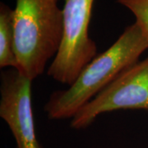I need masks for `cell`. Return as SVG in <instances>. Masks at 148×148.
<instances>
[{
	"instance_id": "6da1fadb",
	"label": "cell",
	"mask_w": 148,
	"mask_h": 148,
	"mask_svg": "<svg viewBox=\"0 0 148 148\" xmlns=\"http://www.w3.org/2000/svg\"><path fill=\"white\" fill-rule=\"evenodd\" d=\"M148 49V40L134 22L111 46L82 70L68 89L57 90L44 107L51 120L73 119L78 111L127 68L138 63Z\"/></svg>"
},
{
	"instance_id": "3957f363",
	"label": "cell",
	"mask_w": 148,
	"mask_h": 148,
	"mask_svg": "<svg viewBox=\"0 0 148 148\" xmlns=\"http://www.w3.org/2000/svg\"><path fill=\"white\" fill-rule=\"evenodd\" d=\"M95 0H64V36L58 53L48 69V76L71 85L97 55L96 43L89 36Z\"/></svg>"
},
{
	"instance_id": "7a4b0ae2",
	"label": "cell",
	"mask_w": 148,
	"mask_h": 148,
	"mask_svg": "<svg viewBox=\"0 0 148 148\" xmlns=\"http://www.w3.org/2000/svg\"><path fill=\"white\" fill-rule=\"evenodd\" d=\"M13 12L16 70L32 82L58 53L64 36L63 8L58 0H16Z\"/></svg>"
},
{
	"instance_id": "8992f818",
	"label": "cell",
	"mask_w": 148,
	"mask_h": 148,
	"mask_svg": "<svg viewBox=\"0 0 148 148\" xmlns=\"http://www.w3.org/2000/svg\"><path fill=\"white\" fill-rule=\"evenodd\" d=\"M0 68L17 69L13 9L1 3L0 4Z\"/></svg>"
},
{
	"instance_id": "277c9868",
	"label": "cell",
	"mask_w": 148,
	"mask_h": 148,
	"mask_svg": "<svg viewBox=\"0 0 148 148\" xmlns=\"http://www.w3.org/2000/svg\"><path fill=\"white\" fill-rule=\"evenodd\" d=\"M127 110L148 113V56L119 74L74 115L70 126L84 129L101 114Z\"/></svg>"
},
{
	"instance_id": "5b68a950",
	"label": "cell",
	"mask_w": 148,
	"mask_h": 148,
	"mask_svg": "<svg viewBox=\"0 0 148 148\" xmlns=\"http://www.w3.org/2000/svg\"><path fill=\"white\" fill-rule=\"evenodd\" d=\"M32 82L14 69L1 76L0 116L12 133L16 148H42L35 126Z\"/></svg>"
},
{
	"instance_id": "52a82bcc",
	"label": "cell",
	"mask_w": 148,
	"mask_h": 148,
	"mask_svg": "<svg viewBox=\"0 0 148 148\" xmlns=\"http://www.w3.org/2000/svg\"><path fill=\"white\" fill-rule=\"evenodd\" d=\"M130 11L134 16L135 23L148 40V0H116Z\"/></svg>"
}]
</instances>
